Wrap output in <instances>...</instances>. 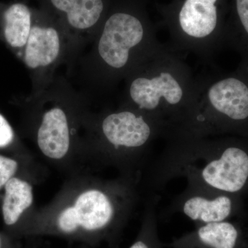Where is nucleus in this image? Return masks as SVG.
Listing matches in <instances>:
<instances>
[{
	"label": "nucleus",
	"instance_id": "nucleus-1",
	"mask_svg": "<svg viewBox=\"0 0 248 248\" xmlns=\"http://www.w3.org/2000/svg\"><path fill=\"white\" fill-rule=\"evenodd\" d=\"M179 177L192 188L237 193L248 182V153L215 136L174 137L166 140V146L151 163L147 185L155 192Z\"/></svg>",
	"mask_w": 248,
	"mask_h": 248
},
{
	"label": "nucleus",
	"instance_id": "nucleus-2",
	"mask_svg": "<svg viewBox=\"0 0 248 248\" xmlns=\"http://www.w3.org/2000/svg\"><path fill=\"white\" fill-rule=\"evenodd\" d=\"M122 104L164 126L168 139L184 133L197 99V76L182 54L161 45L124 79Z\"/></svg>",
	"mask_w": 248,
	"mask_h": 248
},
{
	"label": "nucleus",
	"instance_id": "nucleus-3",
	"mask_svg": "<svg viewBox=\"0 0 248 248\" xmlns=\"http://www.w3.org/2000/svg\"><path fill=\"white\" fill-rule=\"evenodd\" d=\"M161 45L145 13L115 11L94 37L91 55L97 84L110 92Z\"/></svg>",
	"mask_w": 248,
	"mask_h": 248
},
{
	"label": "nucleus",
	"instance_id": "nucleus-4",
	"mask_svg": "<svg viewBox=\"0 0 248 248\" xmlns=\"http://www.w3.org/2000/svg\"><path fill=\"white\" fill-rule=\"evenodd\" d=\"M231 0H173L157 4L162 24L169 31V46L178 53L195 55L201 63L213 66L224 49Z\"/></svg>",
	"mask_w": 248,
	"mask_h": 248
},
{
	"label": "nucleus",
	"instance_id": "nucleus-5",
	"mask_svg": "<svg viewBox=\"0 0 248 248\" xmlns=\"http://www.w3.org/2000/svg\"><path fill=\"white\" fill-rule=\"evenodd\" d=\"M197 99L188 126L180 135L216 136L248 124V71L238 66L197 76Z\"/></svg>",
	"mask_w": 248,
	"mask_h": 248
},
{
	"label": "nucleus",
	"instance_id": "nucleus-6",
	"mask_svg": "<svg viewBox=\"0 0 248 248\" xmlns=\"http://www.w3.org/2000/svg\"><path fill=\"white\" fill-rule=\"evenodd\" d=\"M128 186L116 185L109 192L93 189L78 196L73 206L59 214L50 226L37 232H51L89 242L115 239L131 203Z\"/></svg>",
	"mask_w": 248,
	"mask_h": 248
},
{
	"label": "nucleus",
	"instance_id": "nucleus-7",
	"mask_svg": "<svg viewBox=\"0 0 248 248\" xmlns=\"http://www.w3.org/2000/svg\"><path fill=\"white\" fill-rule=\"evenodd\" d=\"M103 140L117 157H140L148 154L157 140L167 138L161 124L133 108L122 104L104 116L100 124Z\"/></svg>",
	"mask_w": 248,
	"mask_h": 248
},
{
	"label": "nucleus",
	"instance_id": "nucleus-8",
	"mask_svg": "<svg viewBox=\"0 0 248 248\" xmlns=\"http://www.w3.org/2000/svg\"><path fill=\"white\" fill-rule=\"evenodd\" d=\"M70 37L53 27L32 25L30 35L19 58L24 62L34 84L37 79H46L66 55Z\"/></svg>",
	"mask_w": 248,
	"mask_h": 248
},
{
	"label": "nucleus",
	"instance_id": "nucleus-9",
	"mask_svg": "<svg viewBox=\"0 0 248 248\" xmlns=\"http://www.w3.org/2000/svg\"><path fill=\"white\" fill-rule=\"evenodd\" d=\"M234 210V202L228 194L198 190L186 186L167 208L169 214L182 213L196 226L225 221Z\"/></svg>",
	"mask_w": 248,
	"mask_h": 248
},
{
	"label": "nucleus",
	"instance_id": "nucleus-10",
	"mask_svg": "<svg viewBox=\"0 0 248 248\" xmlns=\"http://www.w3.org/2000/svg\"><path fill=\"white\" fill-rule=\"evenodd\" d=\"M40 151L47 157L61 159L71 146V129L66 111L55 106L42 115L37 133Z\"/></svg>",
	"mask_w": 248,
	"mask_h": 248
},
{
	"label": "nucleus",
	"instance_id": "nucleus-11",
	"mask_svg": "<svg viewBox=\"0 0 248 248\" xmlns=\"http://www.w3.org/2000/svg\"><path fill=\"white\" fill-rule=\"evenodd\" d=\"M239 232L227 221L196 226L194 231L172 239L164 247L169 248H236Z\"/></svg>",
	"mask_w": 248,
	"mask_h": 248
},
{
	"label": "nucleus",
	"instance_id": "nucleus-12",
	"mask_svg": "<svg viewBox=\"0 0 248 248\" xmlns=\"http://www.w3.org/2000/svg\"><path fill=\"white\" fill-rule=\"evenodd\" d=\"M224 48L232 49L239 54V66L248 71V0H231Z\"/></svg>",
	"mask_w": 248,
	"mask_h": 248
},
{
	"label": "nucleus",
	"instance_id": "nucleus-13",
	"mask_svg": "<svg viewBox=\"0 0 248 248\" xmlns=\"http://www.w3.org/2000/svg\"><path fill=\"white\" fill-rule=\"evenodd\" d=\"M32 25L30 9L25 4L11 5L3 15L1 37L19 58L27 45Z\"/></svg>",
	"mask_w": 248,
	"mask_h": 248
},
{
	"label": "nucleus",
	"instance_id": "nucleus-14",
	"mask_svg": "<svg viewBox=\"0 0 248 248\" xmlns=\"http://www.w3.org/2000/svg\"><path fill=\"white\" fill-rule=\"evenodd\" d=\"M58 11L66 15L70 27L84 32L95 27L104 11L103 0H50Z\"/></svg>",
	"mask_w": 248,
	"mask_h": 248
},
{
	"label": "nucleus",
	"instance_id": "nucleus-15",
	"mask_svg": "<svg viewBox=\"0 0 248 248\" xmlns=\"http://www.w3.org/2000/svg\"><path fill=\"white\" fill-rule=\"evenodd\" d=\"M4 191L1 206L3 220L6 226H12L32 205V187L29 182L14 177L4 186Z\"/></svg>",
	"mask_w": 248,
	"mask_h": 248
},
{
	"label": "nucleus",
	"instance_id": "nucleus-16",
	"mask_svg": "<svg viewBox=\"0 0 248 248\" xmlns=\"http://www.w3.org/2000/svg\"><path fill=\"white\" fill-rule=\"evenodd\" d=\"M159 196L154 195L150 197L147 202L146 212L141 230L138 237L129 248H163L164 243L161 242L158 234L156 204L159 200Z\"/></svg>",
	"mask_w": 248,
	"mask_h": 248
},
{
	"label": "nucleus",
	"instance_id": "nucleus-17",
	"mask_svg": "<svg viewBox=\"0 0 248 248\" xmlns=\"http://www.w3.org/2000/svg\"><path fill=\"white\" fill-rule=\"evenodd\" d=\"M17 169L18 164L16 160L0 155V190L14 177Z\"/></svg>",
	"mask_w": 248,
	"mask_h": 248
},
{
	"label": "nucleus",
	"instance_id": "nucleus-18",
	"mask_svg": "<svg viewBox=\"0 0 248 248\" xmlns=\"http://www.w3.org/2000/svg\"><path fill=\"white\" fill-rule=\"evenodd\" d=\"M14 140V129L4 116L0 114V148L10 146Z\"/></svg>",
	"mask_w": 248,
	"mask_h": 248
},
{
	"label": "nucleus",
	"instance_id": "nucleus-19",
	"mask_svg": "<svg viewBox=\"0 0 248 248\" xmlns=\"http://www.w3.org/2000/svg\"><path fill=\"white\" fill-rule=\"evenodd\" d=\"M2 248V241H1V236H0V248Z\"/></svg>",
	"mask_w": 248,
	"mask_h": 248
}]
</instances>
